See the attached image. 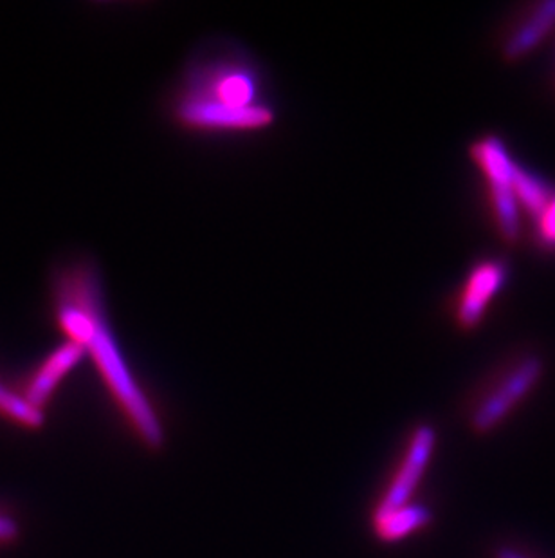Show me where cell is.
I'll return each mask as SVG.
<instances>
[{"label": "cell", "mask_w": 555, "mask_h": 558, "mask_svg": "<svg viewBox=\"0 0 555 558\" xmlns=\"http://www.w3.org/2000/svg\"><path fill=\"white\" fill-rule=\"evenodd\" d=\"M54 313L67 342L78 343L89 354L109 395L120 407L132 430L150 450L166 441L163 423L126 362L120 340L107 316L100 271L90 260L63 266L53 282Z\"/></svg>", "instance_id": "cell-1"}, {"label": "cell", "mask_w": 555, "mask_h": 558, "mask_svg": "<svg viewBox=\"0 0 555 558\" xmlns=\"http://www.w3.org/2000/svg\"><path fill=\"white\" fill-rule=\"evenodd\" d=\"M170 117L183 131L247 134L276 122L266 74L233 46H210L189 60L170 100Z\"/></svg>", "instance_id": "cell-2"}, {"label": "cell", "mask_w": 555, "mask_h": 558, "mask_svg": "<svg viewBox=\"0 0 555 558\" xmlns=\"http://www.w3.org/2000/svg\"><path fill=\"white\" fill-rule=\"evenodd\" d=\"M543 378L545 360L538 353H525L508 362L472 400L467 412L471 433L483 437L499 430L514 412L534 395Z\"/></svg>", "instance_id": "cell-3"}, {"label": "cell", "mask_w": 555, "mask_h": 558, "mask_svg": "<svg viewBox=\"0 0 555 558\" xmlns=\"http://www.w3.org/2000/svg\"><path fill=\"white\" fill-rule=\"evenodd\" d=\"M508 277L510 266L505 258H482L469 269L451 306L458 331L472 332L482 326L489 307L507 286Z\"/></svg>", "instance_id": "cell-4"}, {"label": "cell", "mask_w": 555, "mask_h": 558, "mask_svg": "<svg viewBox=\"0 0 555 558\" xmlns=\"http://www.w3.org/2000/svg\"><path fill=\"white\" fill-rule=\"evenodd\" d=\"M436 445H439L436 428L430 423H420L419 427L411 433L403 461L398 464L392 483L379 500L372 515H383V513H390V511L398 510V508L414 502L415 492L430 469L431 459L436 452Z\"/></svg>", "instance_id": "cell-5"}, {"label": "cell", "mask_w": 555, "mask_h": 558, "mask_svg": "<svg viewBox=\"0 0 555 558\" xmlns=\"http://www.w3.org/2000/svg\"><path fill=\"white\" fill-rule=\"evenodd\" d=\"M555 29V0H545L525 11L502 40V59L513 63L523 60Z\"/></svg>", "instance_id": "cell-6"}, {"label": "cell", "mask_w": 555, "mask_h": 558, "mask_svg": "<svg viewBox=\"0 0 555 558\" xmlns=\"http://www.w3.org/2000/svg\"><path fill=\"white\" fill-rule=\"evenodd\" d=\"M87 356L85 349L78 343L65 342L60 348L54 349L48 359L44 360L42 365L35 371L32 378L27 379L26 398L33 407H37L44 411V407L48 405L58 385L62 384V379L67 376L71 371L79 365V362Z\"/></svg>", "instance_id": "cell-7"}, {"label": "cell", "mask_w": 555, "mask_h": 558, "mask_svg": "<svg viewBox=\"0 0 555 558\" xmlns=\"http://www.w3.org/2000/svg\"><path fill=\"white\" fill-rule=\"evenodd\" d=\"M433 511L425 505L403 506L398 510L372 515V526L375 537L384 544L400 543L404 538L411 537L415 533L424 532L433 524Z\"/></svg>", "instance_id": "cell-8"}, {"label": "cell", "mask_w": 555, "mask_h": 558, "mask_svg": "<svg viewBox=\"0 0 555 558\" xmlns=\"http://www.w3.org/2000/svg\"><path fill=\"white\" fill-rule=\"evenodd\" d=\"M513 186L521 214L530 222H534L541 216V211L545 210L546 205L555 195L552 183H548L545 178L530 172L529 169H525L521 165H518V169H516Z\"/></svg>", "instance_id": "cell-9"}, {"label": "cell", "mask_w": 555, "mask_h": 558, "mask_svg": "<svg viewBox=\"0 0 555 558\" xmlns=\"http://www.w3.org/2000/svg\"><path fill=\"white\" fill-rule=\"evenodd\" d=\"M0 416L8 417L10 422L27 430H40L46 425L44 411L33 407L24 395H16L2 384H0Z\"/></svg>", "instance_id": "cell-10"}, {"label": "cell", "mask_w": 555, "mask_h": 558, "mask_svg": "<svg viewBox=\"0 0 555 558\" xmlns=\"http://www.w3.org/2000/svg\"><path fill=\"white\" fill-rule=\"evenodd\" d=\"M535 244L545 252H555V195L541 216L532 222Z\"/></svg>", "instance_id": "cell-11"}, {"label": "cell", "mask_w": 555, "mask_h": 558, "mask_svg": "<svg viewBox=\"0 0 555 558\" xmlns=\"http://www.w3.org/2000/svg\"><path fill=\"white\" fill-rule=\"evenodd\" d=\"M18 532H21V530L16 526V522L13 521L11 517L0 513V546H5V544H11L13 541H16Z\"/></svg>", "instance_id": "cell-12"}, {"label": "cell", "mask_w": 555, "mask_h": 558, "mask_svg": "<svg viewBox=\"0 0 555 558\" xmlns=\"http://www.w3.org/2000/svg\"><path fill=\"white\" fill-rule=\"evenodd\" d=\"M493 558H532L529 554H525L523 549L513 548V546H502L496 548Z\"/></svg>", "instance_id": "cell-13"}]
</instances>
